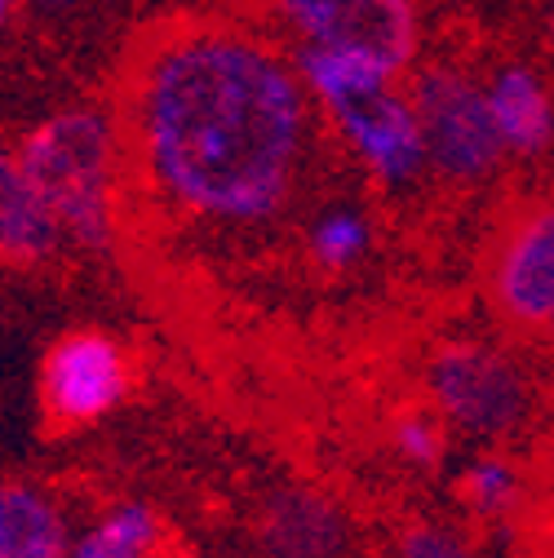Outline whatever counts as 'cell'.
<instances>
[{
    "label": "cell",
    "instance_id": "obj_3",
    "mask_svg": "<svg viewBox=\"0 0 554 558\" xmlns=\"http://www.w3.org/2000/svg\"><path fill=\"white\" fill-rule=\"evenodd\" d=\"M426 395L448 426L474 439H510L532 416L523 368L489 341H444L426 360Z\"/></svg>",
    "mask_w": 554,
    "mask_h": 558
},
{
    "label": "cell",
    "instance_id": "obj_10",
    "mask_svg": "<svg viewBox=\"0 0 554 558\" xmlns=\"http://www.w3.org/2000/svg\"><path fill=\"white\" fill-rule=\"evenodd\" d=\"M262 545L270 558H341L351 545V527L328 497L289 487L262 510Z\"/></svg>",
    "mask_w": 554,
    "mask_h": 558
},
{
    "label": "cell",
    "instance_id": "obj_22",
    "mask_svg": "<svg viewBox=\"0 0 554 558\" xmlns=\"http://www.w3.org/2000/svg\"><path fill=\"white\" fill-rule=\"evenodd\" d=\"M550 465H554V430H550Z\"/></svg>",
    "mask_w": 554,
    "mask_h": 558
},
{
    "label": "cell",
    "instance_id": "obj_15",
    "mask_svg": "<svg viewBox=\"0 0 554 558\" xmlns=\"http://www.w3.org/2000/svg\"><path fill=\"white\" fill-rule=\"evenodd\" d=\"M156 536H160V523L147 506H120L76 545L72 558H147Z\"/></svg>",
    "mask_w": 554,
    "mask_h": 558
},
{
    "label": "cell",
    "instance_id": "obj_20",
    "mask_svg": "<svg viewBox=\"0 0 554 558\" xmlns=\"http://www.w3.org/2000/svg\"><path fill=\"white\" fill-rule=\"evenodd\" d=\"M541 32H545V45L554 53V0H541Z\"/></svg>",
    "mask_w": 554,
    "mask_h": 558
},
{
    "label": "cell",
    "instance_id": "obj_16",
    "mask_svg": "<svg viewBox=\"0 0 554 558\" xmlns=\"http://www.w3.org/2000/svg\"><path fill=\"white\" fill-rule=\"evenodd\" d=\"M461 501L483 519L510 514L519 501V470L506 457H479L461 474Z\"/></svg>",
    "mask_w": 554,
    "mask_h": 558
},
{
    "label": "cell",
    "instance_id": "obj_1",
    "mask_svg": "<svg viewBox=\"0 0 554 558\" xmlns=\"http://www.w3.org/2000/svg\"><path fill=\"white\" fill-rule=\"evenodd\" d=\"M120 137L165 214L222 235L262 231L298 191L311 94L270 40L182 23L137 53Z\"/></svg>",
    "mask_w": 554,
    "mask_h": 558
},
{
    "label": "cell",
    "instance_id": "obj_8",
    "mask_svg": "<svg viewBox=\"0 0 554 558\" xmlns=\"http://www.w3.org/2000/svg\"><path fill=\"white\" fill-rule=\"evenodd\" d=\"M341 147L351 151L373 182L382 186H412L426 169H431V156H426V133H422V120H418V107H412L408 94H399L395 85L373 94V98H360V102H346L337 111H328Z\"/></svg>",
    "mask_w": 554,
    "mask_h": 558
},
{
    "label": "cell",
    "instance_id": "obj_17",
    "mask_svg": "<svg viewBox=\"0 0 554 558\" xmlns=\"http://www.w3.org/2000/svg\"><path fill=\"white\" fill-rule=\"evenodd\" d=\"M390 444L395 452L412 465V470H439L444 465V426L426 412H404L390 426Z\"/></svg>",
    "mask_w": 554,
    "mask_h": 558
},
{
    "label": "cell",
    "instance_id": "obj_11",
    "mask_svg": "<svg viewBox=\"0 0 554 558\" xmlns=\"http://www.w3.org/2000/svg\"><path fill=\"white\" fill-rule=\"evenodd\" d=\"M58 244H62V227L53 222L40 191L32 186L19 160V143L0 137V257L14 266H36L53 257Z\"/></svg>",
    "mask_w": 554,
    "mask_h": 558
},
{
    "label": "cell",
    "instance_id": "obj_5",
    "mask_svg": "<svg viewBox=\"0 0 554 558\" xmlns=\"http://www.w3.org/2000/svg\"><path fill=\"white\" fill-rule=\"evenodd\" d=\"M489 298L515 332L554 337V204H532L506 222L489 262Z\"/></svg>",
    "mask_w": 554,
    "mask_h": 558
},
{
    "label": "cell",
    "instance_id": "obj_14",
    "mask_svg": "<svg viewBox=\"0 0 554 558\" xmlns=\"http://www.w3.org/2000/svg\"><path fill=\"white\" fill-rule=\"evenodd\" d=\"M369 248H373V222L356 204H328L306 227V253L328 275L360 266L369 257Z\"/></svg>",
    "mask_w": 554,
    "mask_h": 558
},
{
    "label": "cell",
    "instance_id": "obj_6",
    "mask_svg": "<svg viewBox=\"0 0 554 558\" xmlns=\"http://www.w3.org/2000/svg\"><path fill=\"white\" fill-rule=\"evenodd\" d=\"M270 14L302 45L373 49L399 72L418 53V0H270Z\"/></svg>",
    "mask_w": 554,
    "mask_h": 558
},
{
    "label": "cell",
    "instance_id": "obj_18",
    "mask_svg": "<svg viewBox=\"0 0 554 558\" xmlns=\"http://www.w3.org/2000/svg\"><path fill=\"white\" fill-rule=\"evenodd\" d=\"M399 558H470V549H466V541L457 532L422 523V527H408L404 532Z\"/></svg>",
    "mask_w": 554,
    "mask_h": 558
},
{
    "label": "cell",
    "instance_id": "obj_12",
    "mask_svg": "<svg viewBox=\"0 0 554 558\" xmlns=\"http://www.w3.org/2000/svg\"><path fill=\"white\" fill-rule=\"evenodd\" d=\"M298 76L311 94L315 107L337 111L346 102L373 98L390 85H399V66L386 62L373 49H351V45H302L298 49Z\"/></svg>",
    "mask_w": 554,
    "mask_h": 558
},
{
    "label": "cell",
    "instance_id": "obj_2",
    "mask_svg": "<svg viewBox=\"0 0 554 558\" xmlns=\"http://www.w3.org/2000/svg\"><path fill=\"white\" fill-rule=\"evenodd\" d=\"M124 137L107 111L67 107L45 116L23 143L19 160L49 204L62 240L81 248H111L116 240V178Z\"/></svg>",
    "mask_w": 554,
    "mask_h": 558
},
{
    "label": "cell",
    "instance_id": "obj_21",
    "mask_svg": "<svg viewBox=\"0 0 554 558\" xmlns=\"http://www.w3.org/2000/svg\"><path fill=\"white\" fill-rule=\"evenodd\" d=\"M14 5H19V0H0V27H5V23H10V14H14Z\"/></svg>",
    "mask_w": 554,
    "mask_h": 558
},
{
    "label": "cell",
    "instance_id": "obj_4",
    "mask_svg": "<svg viewBox=\"0 0 554 558\" xmlns=\"http://www.w3.org/2000/svg\"><path fill=\"white\" fill-rule=\"evenodd\" d=\"M408 98L418 107L435 173L448 182H483L502 165L506 147L489 111V94L461 66H426L412 76Z\"/></svg>",
    "mask_w": 554,
    "mask_h": 558
},
{
    "label": "cell",
    "instance_id": "obj_19",
    "mask_svg": "<svg viewBox=\"0 0 554 558\" xmlns=\"http://www.w3.org/2000/svg\"><path fill=\"white\" fill-rule=\"evenodd\" d=\"M23 5H32L36 14H67V10H76L81 0H23Z\"/></svg>",
    "mask_w": 554,
    "mask_h": 558
},
{
    "label": "cell",
    "instance_id": "obj_9",
    "mask_svg": "<svg viewBox=\"0 0 554 558\" xmlns=\"http://www.w3.org/2000/svg\"><path fill=\"white\" fill-rule=\"evenodd\" d=\"M506 156L537 160L554 147V89L528 62H506L483 81Z\"/></svg>",
    "mask_w": 554,
    "mask_h": 558
},
{
    "label": "cell",
    "instance_id": "obj_7",
    "mask_svg": "<svg viewBox=\"0 0 554 558\" xmlns=\"http://www.w3.org/2000/svg\"><path fill=\"white\" fill-rule=\"evenodd\" d=\"M129 390V360L120 341L98 328L67 332L40 364V403L53 426H89Z\"/></svg>",
    "mask_w": 554,
    "mask_h": 558
},
{
    "label": "cell",
    "instance_id": "obj_13",
    "mask_svg": "<svg viewBox=\"0 0 554 558\" xmlns=\"http://www.w3.org/2000/svg\"><path fill=\"white\" fill-rule=\"evenodd\" d=\"M67 527L49 497L36 487H0V558H62Z\"/></svg>",
    "mask_w": 554,
    "mask_h": 558
}]
</instances>
